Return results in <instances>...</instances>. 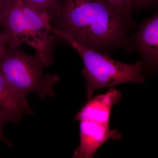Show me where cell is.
Listing matches in <instances>:
<instances>
[{
  "mask_svg": "<svg viewBox=\"0 0 158 158\" xmlns=\"http://www.w3.org/2000/svg\"><path fill=\"white\" fill-rule=\"evenodd\" d=\"M55 29L97 51L128 42L125 20L103 0H61Z\"/></svg>",
  "mask_w": 158,
  "mask_h": 158,
  "instance_id": "cell-1",
  "label": "cell"
},
{
  "mask_svg": "<svg viewBox=\"0 0 158 158\" xmlns=\"http://www.w3.org/2000/svg\"><path fill=\"white\" fill-rule=\"evenodd\" d=\"M51 32L62 37L72 46L81 57L84 67L82 74L86 80V95L91 99L94 90L127 83H142L145 78L142 74L141 62L126 64L110 58L97 51L85 47L65 32L50 27Z\"/></svg>",
  "mask_w": 158,
  "mask_h": 158,
  "instance_id": "cell-2",
  "label": "cell"
},
{
  "mask_svg": "<svg viewBox=\"0 0 158 158\" xmlns=\"http://www.w3.org/2000/svg\"><path fill=\"white\" fill-rule=\"evenodd\" d=\"M44 67L35 54L27 53L21 47L7 48L0 55V72L12 88L26 98L33 93L42 100L55 96L54 86L60 76L44 74Z\"/></svg>",
  "mask_w": 158,
  "mask_h": 158,
  "instance_id": "cell-3",
  "label": "cell"
},
{
  "mask_svg": "<svg viewBox=\"0 0 158 158\" xmlns=\"http://www.w3.org/2000/svg\"><path fill=\"white\" fill-rule=\"evenodd\" d=\"M23 14L28 34V45L36 51L35 55L45 67L54 63V37L47 15L31 5L26 0H19Z\"/></svg>",
  "mask_w": 158,
  "mask_h": 158,
  "instance_id": "cell-4",
  "label": "cell"
},
{
  "mask_svg": "<svg viewBox=\"0 0 158 158\" xmlns=\"http://www.w3.org/2000/svg\"><path fill=\"white\" fill-rule=\"evenodd\" d=\"M80 123V145L73 158H93L98 148L108 140L121 138V133L117 130H110L109 125L88 120Z\"/></svg>",
  "mask_w": 158,
  "mask_h": 158,
  "instance_id": "cell-5",
  "label": "cell"
},
{
  "mask_svg": "<svg viewBox=\"0 0 158 158\" xmlns=\"http://www.w3.org/2000/svg\"><path fill=\"white\" fill-rule=\"evenodd\" d=\"M33 113L27 98L12 88L0 72V119L17 124L24 115Z\"/></svg>",
  "mask_w": 158,
  "mask_h": 158,
  "instance_id": "cell-6",
  "label": "cell"
},
{
  "mask_svg": "<svg viewBox=\"0 0 158 158\" xmlns=\"http://www.w3.org/2000/svg\"><path fill=\"white\" fill-rule=\"evenodd\" d=\"M1 27L8 47L19 48L23 44H28L25 21L19 0H9Z\"/></svg>",
  "mask_w": 158,
  "mask_h": 158,
  "instance_id": "cell-7",
  "label": "cell"
},
{
  "mask_svg": "<svg viewBox=\"0 0 158 158\" xmlns=\"http://www.w3.org/2000/svg\"><path fill=\"white\" fill-rule=\"evenodd\" d=\"M133 40L142 57V65L156 67L158 59V16L157 14L143 23L133 37Z\"/></svg>",
  "mask_w": 158,
  "mask_h": 158,
  "instance_id": "cell-8",
  "label": "cell"
},
{
  "mask_svg": "<svg viewBox=\"0 0 158 158\" xmlns=\"http://www.w3.org/2000/svg\"><path fill=\"white\" fill-rule=\"evenodd\" d=\"M122 93L111 88L105 94L95 97L88 101L77 113L75 120H88L109 125L110 113L114 105L121 100Z\"/></svg>",
  "mask_w": 158,
  "mask_h": 158,
  "instance_id": "cell-9",
  "label": "cell"
},
{
  "mask_svg": "<svg viewBox=\"0 0 158 158\" xmlns=\"http://www.w3.org/2000/svg\"><path fill=\"white\" fill-rule=\"evenodd\" d=\"M26 1L39 11L47 15L49 18L51 22L57 19L61 11V0Z\"/></svg>",
  "mask_w": 158,
  "mask_h": 158,
  "instance_id": "cell-10",
  "label": "cell"
},
{
  "mask_svg": "<svg viewBox=\"0 0 158 158\" xmlns=\"http://www.w3.org/2000/svg\"><path fill=\"white\" fill-rule=\"evenodd\" d=\"M110 5L114 10L121 15L127 24L131 23V19L132 7L131 0H103Z\"/></svg>",
  "mask_w": 158,
  "mask_h": 158,
  "instance_id": "cell-11",
  "label": "cell"
},
{
  "mask_svg": "<svg viewBox=\"0 0 158 158\" xmlns=\"http://www.w3.org/2000/svg\"><path fill=\"white\" fill-rule=\"evenodd\" d=\"M132 9H139L154 5L157 0H131Z\"/></svg>",
  "mask_w": 158,
  "mask_h": 158,
  "instance_id": "cell-12",
  "label": "cell"
},
{
  "mask_svg": "<svg viewBox=\"0 0 158 158\" xmlns=\"http://www.w3.org/2000/svg\"><path fill=\"white\" fill-rule=\"evenodd\" d=\"M5 123H6L0 119V141H3V142L7 144L8 146L13 147L12 143L5 137L4 132H3V126Z\"/></svg>",
  "mask_w": 158,
  "mask_h": 158,
  "instance_id": "cell-13",
  "label": "cell"
},
{
  "mask_svg": "<svg viewBox=\"0 0 158 158\" xmlns=\"http://www.w3.org/2000/svg\"><path fill=\"white\" fill-rule=\"evenodd\" d=\"M7 48V40L2 32L0 31V55L3 53Z\"/></svg>",
  "mask_w": 158,
  "mask_h": 158,
  "instance_id": "cell-14",
  "label": "cell"
},
{
  "mask_svg": "<svg viewBox=\"0 0 158 158\" xmlns=\"http://www.w3.org/2000/svg\"><path fill=\"white\" fill-rule=\"evenodd\" d=\"M9 0H0V27L3 14L6 10Z\"/></svg>",
  "mask_w": 158,
  "mask_h": 158,
  "instance_id": "cell-15",
  "label": "cell"
}]
</instances>
